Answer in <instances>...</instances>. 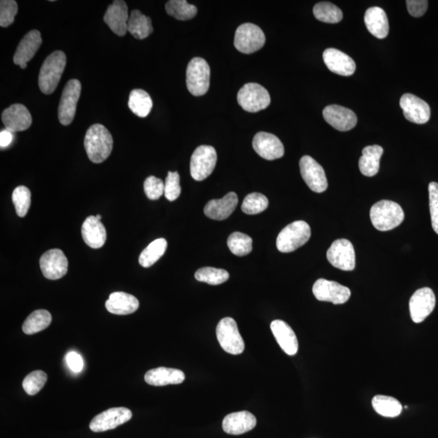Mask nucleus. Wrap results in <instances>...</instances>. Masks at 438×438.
<instances>
[{
	"label": "nucleus",
	"instance_id": "obj_1",
	"mask_svg": "<svg viewBox=\"0 0 438 438\" xmlns=\"http://www.w3.org/2000/svg\"><path fill=\"white\" fill-rule=\"evenodd\" d=\"M84 146L90 160L101 163L108 159L113 149V138L107 127L96 123L86 132Z\"/></svg>",
	"mask_w": 438,
	"mask_h": 438
},
{
	"label": "nucleus",
	"instance_id": "obj_2",
	"mask_svg": "<svg viewBox=\"0 0 438 438\" xmlns=\"http://www.w3.org/2000/svg\"><path fill=\"white\" fill-rule=\"evenodd\" d=\"M65 53L61 51L52 52L44 61L38 76L40 90L44 95H51L58 86L66 66Z\"/></svg>",
	"mask_w": 438,
	"mask_h": 438
},
{
	"label": "nucleus",
	"instance_id": "obj_3",
	"mask_svg": "<svg viewBox=\"0 0 438 438\" xmlns=\"http://www.w3.org/2000/svg\"><path fill=\"white\" fill-rule=\"evenodd\" d=\"M370 219L376 229L387 232L399 227L404 219V212L398 203L382 200L372 206Z\"/></svg>",
	"mask_w": 438,
	"mask_h": 438
},
{
	"label": "nucleus",
	"instance_id": "obj_4",
	"mask_svg": "<svg viewBox=\"0 0 438 438\" xmlns=\"http://www.w3.org/2000/svg\"><path fill=\"white\" fill-rule=\"evenodd\" d=\"M311 236V228L304 221H295L283 228L277 237L276 246L283 254L291 253L306 243Z\"/></svg>",
	"mask_w": 438,
	"mask_h": 438
},
{
	"label": "nucleus",
	"instance_id": "obj_5",
	"mask_svg": "<svg viewBox=\"0 0 438 438\" xmlns=\"http://www.w3.org/2000/svg\"><path fill=\"white\" fill-rule=\"evenodd\" d=\"M210 69L202 58H193L189 62L186 72V83L188 90L194 96L206 94L210 88Z\"/></svg>",
	"mask_w": 438,
	"mask_h": 438
},
{
	"label": "nucleus",
	"instance_id": "obj_6",
	"mask_svg": "<svg viewBox=\"0 0 438 438\" xmlns=\"http://www.w3.org/2000/svg\"><path fill=\"white\" fill-rule=\"evenodd\" d=\"M238 104L247 112L256 113L267 109L271 104V95L258 83H247L237 95Z\"/></svg>",
	"mask_w": 438,
	"mask_h": 438
},
{
	"label": "nucleus",
	"instance_id": "obj_7",
	"mask_svg": "<svg viewBox=\"0 0 438 438\" xmlns=\"http://www.w3.org/2000/svg\"><path fill=\"white\" fill-rule=\"evenodd\" d=\"M216 334L221 348L226 352L240 355L245 350V342L233 318L225 317L221 320L217 326Z\"/></svg>",
	"mask_w": 438,
	"mask_h": 438
},
{
	"label": "nucleus",
	"instance_id": "obj_8",
	"mask_svg": "<svg viewBox=\"0 0 438 438\" xmlns=\"http://www.w3.org/2000/svg\"><path fill=\"white\" fill-rule=\"evenodd\" d=\"M265 43V36L259 26L252 23L239 26L234 34V45L243 54H252L262 49Z\"/></svg>",
	"mask_w": 438,
	"mask_h": 438
},
{
	"label": "nucleus",
	"instance_id": "obj_9",
	"mask_svg": "<svg viewBox=\"0 0 438 438\" xmlns=\"http://www.w3.org/2000/svg\"><path fill=\"white\" fill-rule=\"evenodd\" d=\"M217 163V153L210 145H201L195 150L190 162V173L193 179L202 181L214 171Z\"/></svg>",
	"mask_w": 438,
	"mask_h": 438
},
{
	"label": "nucleus",
	"instance_id": "obj_10",
	"mask_svg": "<svg viewBox=\"0 0 438 438\" xmlns=\"http://www.w3.org/2000/svg\"><path fill=\"white\" fill-rule=\"evenodd\" d=\"M81 92L82 84L78 80H70L66 84L58 109L59 121L62 125L68 126L73 122Z\"/></svg>",
	"mask_w": 438,
	"mask_h": 438
},
{
	"label": "nucleus",
	"instance_id": "obj_11",
	"mask_svg": "<svg viewBox=\"0 0 438 438\" xmlns=\"http://www.w3.org/2000/svg\"><path fill=\"white\" fill-rule=\"evenodd\" d=\"M326 256L329 263L341 271H352L356 267L355 250L346 239H339L332 243Z\"/></svg>",
	"mask_w": 438,
	"mask_h": 438
},
{
	"label": "nucleus",
	"instance_id": "obj_12",
	"mask_svg": "<svg viewBox=\"0 0 438 438\" xmlns=\"http://www.w3.org/2000/svg\"><path fill=\"white\" fill-rule=\"evenodd\" d=\"M313 293L320 302L343 304L350 299L352 292L348 287L339 284L337 282L320 278L314 283Z\"/></svg>",
	"mask_w": 438,
	"mask_h": 438
},
{
	"label": "nucleus",
	"instance_id": "obj_13",
	"mask_svg": "<svg viewBox=\"0 0 438 438\" xmlns=\"http://www.w3.org/2000/svg\"><path fill=\"white\" fill-rule=\"evenodd\" d=\"M300 174L312 191L321 193L328 187V182L323 167L315 159L305 156L300 161Z\"/></svg>",
	"mask_w": 438,
	"mask_h": 438
},
{
	"label": "nucleus",
	"instance_id": "obj_14",
	"mask_svg": "<svg viewBox=\"0 0 438 438\" xmlns=\"http://www.w3.org/2000/svg\"><path fill=\"white\" fill-rule=\"evenodd\" d=\"M436 306L435 292L428 287H423L415 292L409 302L411 320L423 322L430 315Z\"/></svg>",
	"mask_w": 438,
	"mask_h": 438
},
{
	"label": "nucleus",
	"instance_id": "obj_15",
	"mask_svg": "<svg viewBox=\"0 0 438 438\" xmlns=\"http://www.w3.org/2000/svg\"><path fill=\"white\" fill-rule=\"evenodd\" d=\"M132 417V413L126 408H112L104 411L92 419L90 424L91 431L101 433L112 430Z\"/></svg>",
	"mask_w": 438,
	"mask_h": 438
},
{
	"label": "nucleus",
	"instance_id": "obj_16",
	"mask_svg": "<svg viewBox=\"0 0 438 438\" xmlns=\"http://www.w3.org/2000/svg\"><path fill=\"white\" fill-rule=\"evenodd\" d=\"M40 268L48 280H60L68 272V259L60 250H48L40 259Z\"/></svg>",
	"mask_w": 438,
	"mask_h": 438
},
{
	"label": "nucleus",
	"instance_id": "obj_17",
	"mask_svg": "<svg viewBox=\"0 0 438 438\" xmlns=\"http://www.w3.org/2000/svg\"><path fill=\"white\" fill-rule=\"evenodd\" d=\"M400 107L409 121L424 125L430 119L431 110L426 101L411 94H405L400 99Z\"/></svg>",
	"mask_w": 438,
	"mask_h": 438
},
{
	"label": "nucleus",
	"instance_id": "obj_18",
	"mask_svg": "<svg viewBox=\"0 0 438 438\" xmlns=\"http://www.w3.org/2000/svg\"><path fill=\"white\" fill-rule=\"evenodd\" d=\"M253 147L259 156L272 161L284 156V146L276 136L269 132H260L253 141Z\"/></svg>",
	"mask_w": 438,
	"mask_h": 438
},
{
	"label": "nucleus",
	"instance_id": "obj_19",
	"mask_svg": "<svg viewBox=\"0 0 438 438\" xmlns=\"http://www.w3.org/2000/svg\"><path fill=\"white\" fill-rule=\"evenodd\" d=\"M323 117L330 125L341 132L350 131L357 123L355 112L339 105L326 107L323 110Z\"/></svg>",
	"mask_w": 438,
	"mask_h": 438
},
{
	"label": "nucleus",
	"instance_id": "obj_20",
	"mask_svg": "<svg viewBox=\"0 0 438 438\" xmlns=\"http://www.w3.org/2000/svg\"><path fill=\"white\" fill-rule=\"evenodd\" d=\"M323 60L330 72L339 76H352L356 72V65L350 56L334 48H328L323 52Z\"/></svg>",
	"mask_w": 438,
	"mask_h": 438
},
{
	"label": "nucleus",
	"instance_id": "obj_21",
	"mask_svg": "<svg viewBox=\"0 0 438 438\" xmlns=\"http://www.w3.org/2000/svg\"><path fill=\"white\" fill-rule=\"evenodd\" d=\"M2 121L6 130L16 134L22 132L32 125V117L29 110L22 104H13L4 110L2 113Z\"/></svg>",
	"mask_w": 438,
	"mask_h": 438
},
{
	"label": "nucleus",
	"instance_id": "obj_22",
	"mask_svg": "<svg viewBox=\"0 0 438 438\" xmlns=\"http://www.w3.org/2000/svg\"><path fill=\"white\" fill-rule=\"evenodd\" d=\"M104 20L113 33L119 37L125 36L130 20L127 3L123 0L114 1L106 11Z\"/></svg>",
	"mask_w": 438,
	"mask_h": 438
},
{
	"label": "nucleus",
	"instance_id": "obj_23",
	"mask_svg": "<svg viewBox=\"0 0 438 438\" xmlns=\"http://www.w3.org/2000/svg\"><path fill=\"white\" fill-rule=\"evenodd\" d=\"M42 43L41 33L36 29L29 31L22 38L16 48L14 57H13L14 64L19 65L22 69H25L27 67L28 62L33 59Z\"/></svg>",
	"mask_w": 438,
	"mask_h": 438
},
{
	"label": "nucleus",
	"instance_id": "obj_24",
	"mask_svg": "<svg viewBox=\"0 0 438 438\" xmlns=\"http://www.w3.org/2000/svg\"><path fill=\"white\" fill-rule=\"evenodd\" d=\"M238 205L237 195L229 193L225 197L211 200L205 206L204 213L211 219L222 221L232 215Z\"/></svg>",
	"mask_w": 438,
	"mask_h": 438
},
{
	"label": "nucleus",
	"instance_id": "obj_25",
	"mask_svg": "<svg viewBox=\"0 0 438 438\" xmlns=\"http://www.w3.org/2000/svg\"><path fill=\"white\" fill-rule=\"evenodd\" d=\"M271 329L274 338L287 355L295 356L298 352L297 337L289 324L282 320L273 321Z\"/></svg>",
	"mask_w": 438,
	"mask_h": 438
},
{
	"label": "nucleus",
	"instance_id": "obj_26",
	"mask_svg": "<svg viewBox=\"0 0 438 438\" xmlns=\"http://www.w3.org/2000/svg\"><path fill=\"white\" fill-rule=\"evenodd\" d=\"M256 419L250 411H243L227 415L223 422L225 433L231 435H241L254 429Z\"/></svg>",
	"mask_w": 438,
	"mask_h": 438
},
{
	"label": "nucleus",
	"instance_id": "obj_27",
	"mask_svg": "<svg viewBox=\"0 0 438 438\" xmlns=\"http://www.w3.org/2000/svg\"><path fill=\"white\" fill-rule=\"evenodd\" d=\"M84 241L92 249H100L107 241V231L96 216H90L85 220L82 228Z\"/></svg>",
	"mask_w": 438,
	"mask_h": 438
},
{
	"label": "nucleus",
	"instance_id": "obj_28",
	"mask_svg": "<svg viewBox=\"0 0 438 438\" xmlns=\"http://www.w3.org/2000/svg\"><path fill=\"white\" fill-rule=\"evenodd\" d=\"M139 302L135 296L117 291L110 294L106 302V308L116 315H128L135 313L139 308Z\"/></svg>",
	"mask_w": 438,
	"mask_h": 438
},
{
	"label": "nucleus",
	"instance_id": "obj_29",
	"mask_svg": "<svg viewBox=\"0 0 438 438\" xmlns=\"http://www.w3.org/2000/svg\"><path fill=\"white\" fill-rule=\"evenodd\" d=\"M185 380L183 371L159 367L150 369L145 375V382L154 387H163L167 385L181 384Z\"/></svg>",
	"mask_w": 438,
	"mask_h": 438
},
{
	"label": "nucleus",
	"instance_id": "obj_30",
	"mask_svg": "<svg viewBox=\"0 0 438 438\" xmlns=\"http://www.w3.org/2000/svg\"><path fill=\"white\" fill-rule=\"evenodd\" d=\"M365 23L369 32L374 37L383 39L387 37L389 31L387 13L379 7H372L366 11Z\"/></svg>",
	"mask_w": 438,
	"mask_h": 438
},
{
	"label": "nucleus",
	"instance_id": "obj_31",
	"mask_svg": "<svg viewBox=\"0 0 438 438\" xmlns=\"http://www.w3.org/2000/svg\"><path fill=\"white\" fill-rule=\"evenodd\" d=\"M383 152L382 146L378 145L366 146L363 149L359 161V167L363 175L372 177L378 173L380 160Z\"/></svg>",
	"mask_w": 438,
	"mask_h": 438
},
{
	"label": "nucleus",
	"instance_id": "obj_32",
	"mask_svg": "<svg viewBox=\"0 0 438 438\" xmlns=\"http://www.w3.org/2000/svg\"><path fill=\"white\" fill-rule=\"evenodd\" d=\"M152 21L139 10H132L127 22V32L136 39L148 38L153 33Z\"/></svg>",
	"mask_w": 438,
	"mask_h": 438
},
{
	"label": "nucleus",
	"instance_id": "obj_33",
	"mask_svg": "<svg viewBox=\"0 0 438 438\" xmlns=\"http://www.w3.org/2000/svg\"><path fill=\"white\" fill-rule=\"evenodd\" d=\"M128 108L137 117L141 118L148 117L153 108L151 97L147 92L136 88L130 93Z\"/></svg>",
	"mask_w": 438,
	"mask_h": 438
},
{
	"label": "nucleus",
	"instance_id": "obj_34",
	"mask_svg": "<svg viewBox=\"0 0 438 438\" xmlns=\"http://www.w3.org/2000/svg\"><path fill=\"white\" fill-rule=\"evenodd\" d=\"M372 405L376 413L384 417H399L402 411L400 402L391 396H376L372 400Z\"/></svg>",
	"mask_w": 438,
	"mask_h": 438
},
{
	"label": "nucleus",
	"instance_id": "obj_35",
	"mask_svg": "<svg viewBox=\"0 0 438 438\" xmlns=\"http://www.w3.org/2000/svg\"><path fill=\"white\" fill-rule=\"evenodd\" d=\"M51 314L45 309H39L30 314L22 326V330L26 334H34L44 330L51 325Z\"/></svg>",
	"mask_w": 438,
	"mask_h": 438
},
{
	"label": "nucleus",
	"instance_id": "obj_36",
	"mask_svg": "<svg viewBox=\"0 0 438 438\" xmlns=\"http://www.w3.org/2000/svg\"><path fill=\"white\" fill-rule=\"evenodd\" d=\"M167 247V242L163 238L157 239L150 243L139 256V263L141 267L145 268L152 267L165 255Z\"/></svg>",
	"mask_w": 438,
	"mask_h": 438
},
{
	"label": "nucleus",
	"instance_id": "obj_37",
	"mask_svg": "<svg viewBox=\"0 0 438 438\" xmlns=\"http://www.w3.org/2000/svg\"><path fill=\"white\" fill-rule=\"evenodd\" d=\"M165 8L168 15L180 21L191 20L197 13V8L185 0H170Z\"/></svg>",
	"mask_w": 438,
	"mask_h": 438
},
{
	"label": "nucleus",
	"instance_id": "obj_38",
	"mask_svg": "<svg viewBox=\"0 0 438 438\" xmlns=\"http://www.w3.org/2000/svg\"><path fill=\"white\" fill-rule=\"evenodd\" d=\"M313 14L318 21L330 24L339 23L343 17L340 8L329 2L317 3L313 8Z\"/></svg>",
	"mask_w": 438,
	"mask_h": 438
},
{
	"label": "nucleus",
	"instance_id": "obj_39",
	"mask_svg": "<svg viewBox=\"0 0 438 438\" xmlns=\"http://www.w3.org/2000/svg\"><path fill=\"white\" fill-rule=\"evenodd\" d=\"M228 246L234 255L243 256L253 250V240L247 234L236 232L230 234Z\"/></svg>",
	"mask_w": 438,
	"mask_h": 438
},
{
	"label": "nucleus",
	"instance_id": "obj_40",
	"mask_svg": "<svg viewBox=\"0 0 438 438\" xmlns=\"http://www.w3.org/2000/svg\"><path fill=\"white\" fill-rule=\"evenodd\" d=\"M229 273L225 269L214 267H203L195 273V278L199 282H206L210 285H220L227 282Z\"/></svg>",
	"mask_w": 438,
	"mask_h": 438
},
{
	"label": "nucleus",
	"instance_id": "obj_41",
	"mask_svg": "<svg viewBox=\"0 0 438 438\" xmlns=\"http://www.w3.org/2000/svg\"><path fill=\"white\" fill-rule=\"evenodd\" d=\"M269 201L263 194L254 193L247 195L243 200L241 210L243 213L254 215L262 213L267 209Z\"/></svg>",
	"mask_w": 438,
	"mask_h": 438
},
{
	"label": "nucleus",
	"instance_id": "obj_42",
	"mask_svg": "<svg viewBox=\"0 0 438 438\" xmlns=\"http://www.w3.org/2000/svg\"><path fill=\"white\" fill-rule=\"evenodd\" d=\"M12 202L17 215L21 218L27 215L31 204V193L25 186H19L12 193Z\"/></svg>",
	"mask_w": 438,
	"mask_h": 438
},
{
	"label": "nucleus",
	"instance_id": "obj_43",
	"mask_svg": "<svg viewBox=\"0 0 438 438\" xmlns=\"http://www.w3.org/2000/svg\"><path fill=\"white\" fill-rule=\"evenodd\" d=\"M47 380V375L43 371H34L26 376L22 387L29 396H35L45 386Z\"/></svg>",
	"mask_w": 438,
	"mask_h": 438
},
{
	"label": "nucleus",
	"instance_id": "obj_44",
	"mask_svg": "<svg viewBox=\"0 0 438 438\" xmlns=\"http://www.w3.org/2000/svg\"><path fill=\"white\" fill-rule=\"evenodd\" d=\"M19 12V6L14 0H1L0 1V26L8 27L14 22Z\"/></svg>",
	"mask_w": 438,
	"mask_h": 438
},
{
	"label": "nucleus",
	"instance_id": "obj_45",
	"mask_svg": "<svg viewBox=\"0 0 438 438\" xmlns=\"http://www.w3.org/2000/svg\"><path fill=\"white\" fill-rule=\"evenodd\" d=\"M165 183L156 176H149L144 183V190L146 196L150 200H158L165 194Z\"/></svg>",
	"mask_w": 438,
	"mask_h": 438
},
{
	"label": "nucleus",
	"instance_id": "obj_46",
	"mask_svg": "<svg viewBox=\"0 0 438 438\" xmlns=\"http://www.w3.org/2000/svg\"><path fill=\"white\" fill-rule=\"evenodd\" d=\"M180 178L178 172H168L165 181V195L168 201L174 202L180 196Z\"/></svg>",
	"mask_w": 438,
	"mask_h": 438
},
{
	"label": "nucleus",
	"instance_id": "obj_47",
	"mask_svg": "<svg viewBox=\"0 0 438 438\" xmlns=\"http://www.w3.org/2000/svg\"><path fill=\"white\" fill-rule=\"evenodd\" d=\"M429 209H430L433 229L438 234V184L432 182L428 185Z\"/></svg>",
	"mask_w": 438,
	"mask_h": 438
},
{
	"label": "nucleus",
	"instance_id": "obj_48",
	"mask_svg": "<svg viewBox=\"0 0 438 438\" xmlns=\"http://www.w3.org/2000/svg\"><path fill=\"white\" fill-rule=\"evenodd\" d=\"M406 3L409 12L415 17L422 16L426 12L428 5L426 0H408Z\"/></svg>",
	"mask_w": 438,
	"mask_h": 438
},
{
	"label": "nucleus",
	"instance_id": "obj_49",
	"mask_svg": "<svg viewBox=\"0 0 438 438\" xmlns=\"http://www.w3.org/2000/svg\"><path fill=\"white\" fill-rule=\"evenodd\" d=\"M66 360H67L70 369L75 372V373H79V372L82 370L84 363L82 357L78 353L75 352L68 353Z\"/></svg>",
	"mask_w": 438,
	"mask_h": 438
},
{
	"label": "nucleus",
	"instance_id": "obj_50",
	"mask_svg": "<svg viewBox=\"0 0 438 438\" xmlns=\"http://www.w3.org/2000/svg\"><path fill=\"white\" fill-rule=\"evenodd\" d=\"M13 139H14V134L10 130H3L0 132V147L5 149L10 146Z\"/></svg>",
	"mask_w": 438,
	"mask_h": 438
},
{
	"label": "nucleus",
	"instance_id": "obj_51",
	"mask_svg": "<svg viewBox=\"0 0 438 438\" xmlns=\"http://www.w3.org/2000/svg\"><path fill=\"white\" fill-rule=\"evenodd\" d=\"M96 218H97V219H99V221H101V216L100 215H97L96 216Z\"/></svg>",
	"mask_w": 438,
	"mask_h": 438
}]
</instances>
